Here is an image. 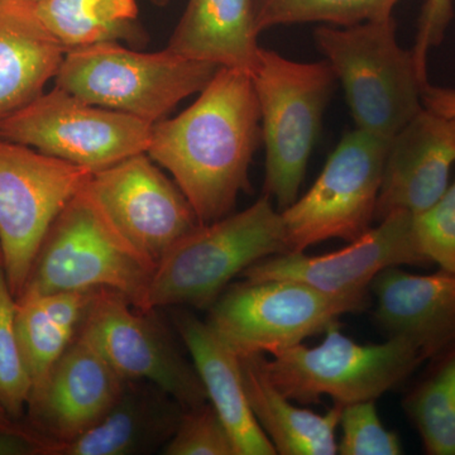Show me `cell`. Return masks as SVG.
<instances>
[{
    "mask_svg": "<svg viewBox=\"0 0 455 455\" xmlns=\"http://www.w3.org/2000/svg\"><path fill=\"white\" fill-rule=\"evenodd\" d=\"M252 75L220 68L188 109L152 125L146 154L171 173L202 224L232 214L259 140Z\"/></svg>",
    "mask_w": 455,
    "mask_h": 455,
    "instance_id": "1",
    "label": "cell"
},
{
    "mask_svg": "<svg viewBox=\"0 0 455 455\" xmlns=\"http://www.w3.org/2000/svg\"><path fill=\"white\" fill-rule=\"evenodd\" d=\"M283 253H289L283 217L265 196L173 244L156 265L143 311L180 305L209 310L233 278Z\"/></svg>",
    "mask_w": 455,
    "mask_h": 455,
    "instance_id": "2",
    "label": "cell"
},
{
    "mask_svg": "<svg viewBox=\"0 0 455 455\" xmlns=\"http://www.w3.org/2000/svg\"><path fill=\"white\" fill-rule=\"evenodd\" d=\"M314 37L343 85L357 130L390 143L424 109L427 76L412 51L398 44L394 17L323 25Z\"/></svg>",
    "mask_w": 455,
    "mask_h": 455,
    "instance_id": "3",
    "label": "cell"
},
{
    "mask_svg": "<svg viewBox=\"0 0 455 455\" xmlns=\"http://www.w3.org/2000/svg\"><path fill=\"white\" fill-rule=\"evenodd\" d=\"M220 68L169 49L146 53L121 42H101L68 50L55 86L92 106L155 124L202 92Z\"/></svg>",
    "mask_w": 455,
    "mask_h": 455,
    "instance_id": "4",
    "label": "cell"
},
{
    "mask_svg": "<svg viewBox=\"0 0 455 455\" xmlns=\"http://www.w3.org/2000/svg\"><path fill=\"white\" fill-rule=\"evenodd\" d=\"M252 80L266 146L265 196L283 212L298 199L337 76L328 61H292L260 49Z\"/></svg>",
    "mask_w": 455,
    "mask_h": 455,
    "instance_id": "5",
    "label": "cell"
},
{
    "mask_svg": "<svg viewBox=\"0 0 455 455\" xmlns=\"http://www.w3.org/2000/svg\"><path fill=\"white\" fill-rule=\"evenodd\" d=\"M425 362L414 344L390 337L381 344H359L341 334L338 322L317 346L304 344L263 357L269 379L293 403H319L331 397L344 407L376 401L411 376Z\"/></svg>",
    "mask_w": 455,
    "mask_h": 455,
    "instance_id": "6",
    "label": "cell"
},
{
    "mask_svg": "<svg viewBox=\"0 0 455 455\" xmlns=\"http://www.w3.org/2000/svg\"><path fill=\"white\" fill-rule=\"evenodd\" d=\"M155 268L109 226L83 190L51 226L22 295L112 290L143 310Z\"/></svg>",
    "mask_w": 455,
    "mask_h": 455,
    "instance_id": "7",
    "label": "cell"
},
{
    "mask_svg": "<svg viewBox=\"0 0 455 455\" xmlns=\"http://www.w3.org/2000/svg\"><path fill=\"white\" fill-rule=\"evenodd\" d=\"M368 299V290L334 295L298 281L244 280L228 286L206 322L239 357L272 355L366 309Z\"/></svg>",
    "mask_w": 455,
    "mask_h": 455,
    "instance_id": "8",
    "label": "cell"
},
{
    "mask_svg": "<svg viewBox=\"0 0 455 455\" xmlns=\"http://www.w3.org/2000/svg\"><path fill=\"white\" fill-rule=\"evenodd\" d=\"M92 171L0 139V250L16 300L53 221Z\"/></svg>",
    "mask_w": 455,
    "mask_h": 455,
    "instance_id": "9",
    "label": "cell"
},
{
    "mask_svg": "<svg viewBox=\"0 0 455 455\" xmlns=\"http://www.w3.org/2000/svg\"><path fill=\"white\" fill-rule=\"evenodd\" d=\"M388 146L357 128L341 139L310 190L281 212L289 253L372 228Z\"/></svg>",
    "mask_w": 455,
    "mask_h": 455,
    "instance_id": "10",
    "label": "cell"
},
{
    "mask_svg": "<svg viewBox=\"0 0 455 455\" xmlns=\"http://www.w3.org/2000/svg\"><path fill=\"white\" fill-rule=\"evenodd\" d=\"M152 125L55 86L0 122V139L97 172L147 152Z\"/></svg>",
    "mask_w": 455,
    "mask_h": 455,
    "instance_id": "11",
    "label": "cell"
},
{
    "mask_svg": "<svg viewBox=\"0 0 455 455\" xmlns=\"http://www.w3.org/2000/svg\"><path fill=\"white\" fill-rule=\"evenodd\" d=\"M84 191L109 226L155 266L202 224L176 182L146 152L92 173Z\"/></svg>",
    "mask_w": 455,
    "mask_h": 455,
    "instance_id": "12",
    "label": "cell"
},
{
    "mask_svg": "<svg viewBox=\"0 0 455 455\" xmlns=\"http://www.w3.org/2000/svg\"><path fill=\"white\" fill-rule=\"evenodd\" d=\"M79 333L124 381L152 383L184 409L208 401L193 362L182 357L152 320L151 311L139 309L121 293L97 290Z\"/></svg>",
    "mask_w": 455,
    "mask_h": 455,
    "instance_id": "13",
    "label": "cell"
},
{
    "mask_svg": "<svg viewBox=\"0 0 455 455\" xmlns=\"http://www.w3.org/2000/svg\"><path fill=\"white\" fill-rule=\"evenodd\" d=\"M415 232V217L397 212L379 221L347 247L320 256L304 252L276 254L259 260L241 275L244 280H291L326 293H349L370 289L386 268L427 266Z\"/></svg>",
    "mask_w": 455,
    "mask_h": 455,
    "instance_id": "14",
    "label": "cell"
},
{
    "mask_svg": "<svg viewBox=\"0 0 455 455\" xmlns=\"http://www.w3.org/2000/svg\"><path fill=\"white\" fill-rule=\"evenodd\" d=\"M125 382L97 347L77 333L44 381L33 388L27 406L29 427L50 444L70 442L109 411Z\"/></svg>",
    "mask_w": 455,
    "mask_h": 455,
    "instance_id": "15",
    "label": "cell"
},
{
    "mask_svg": "<svg viewBox=\"0 0 455 455\" xmlns=\"http://www.w3.org/2000/svg\"><path fill=\"white\" fill-rule=\"evenodd\" d=\"M454 164L455 116L424 107L388 146L374 220L429 211L451 185Z\"/></svg>",
    "mask_w": 455,
    "mask_h": 455,
    "instance_id": "16",
    "label": "cell"
},
{
    "mask_svg": "<svg viewBox=\"0 0 455 455\" xmlns=\"http://www.w3.org/2000/svg\"><path fill=\"white\" fill-rule=\"evenodd\" d=\"M370 289L376 298L374 319L390 337L403 338L425 361L455 347V274L439 268L418 275L386 268Z\"/></svg>",
    "mask_w": 455,
    "mask_h": 455,
    "instance_id": "17",
    "label": "cell"
},
{
    "mask_svg": "<svg viewBox=\"0 0 455 455\" xmlns=\"http://www.w3.org/2000/svg\"><path fill=\"white\" fill-rule=\"evenodd\" d=\"M173 323L193 358L209 403L232 436L236 455H276L251 409L241 357L208 322L193 314L176 311Z\"/></svg>",
    "mask_w": 455,
    "mask_h": 455,
    "instance_id": "18",
    "label": "cell"
},
{
    "mask_svg": "<svg viewBox=\"0 0 455 455\" xmlns=\"http://www.w3.org/2000/svg\"><path fill=\"white\" fill-rule=\"evenodd\" d=\"M184 407L149 382L127 381L124 390L97 424L76 438L52 443L44 455H133L166 445Z\"/></svg>",
    "mask_w": 455,
    "mask_h": 455,
    "instance_id": "19",
    "label": "cell"
},
{
    "mask_svg": "<svg viewBox=\"0 0 455 455\" xmlns=\"http://www.w3.org/2000/svg\"><path fill=\"white\" fill-rule=\"evenodd\" d=\"M68 51L22 0H0V122L41 97Z\"/></svg>",
    "mask_w": 455,
    "mask_h": 455,
    "instance_id": "20",
    "label": "cell"
},
{
    "mask_svg": "<svg viewBox=\"0 0 455 455\" xmlns=\"http://www.w3.org/2000/svg\"><path fill=\"white\" fill-rule=\"evenodd\" d=\"M256 0H188L166 49L252 75L259 64Z\"/></svg>",
    "mask_w": 455,
    "mask_h": 455,
    "instance_id": "21",
    "label": "cell"
},
{
    "mask_svg": "<svg viewBox=\"0 0 455 455\" xmlns=\"http://www.w3.org/2000/svg\"><path fill=\"white\" fill-rule=\"evenodd\" d=\"M263 355L241 357L245 391L260 429L281 455L338 454L337 429L341 409L320 415L293 405L269 379Z\"/></svg>",
    "mask_w": 455,
    "mask_h": 455,
    "instance_id": "22",
    "label": "cell"
},
{
    "mask_svg": "<svg viewBox=\"0 0 455 455\" xmlns=\"http://www.w3.org/2000/svg\"><path fill=\"white\" fill-rule=\"evenodd\" d=\"M95 292L23 293L17 299L18 339L33 388L76 338Z\"/></svg>",
    "mask_w": 455,
    "mask_h": 455,
    "instance_id": "23",
    "label": "cell"
},
{
    "mask_svg": "<svg viewBox=\"0 0 455 455\" xmlns=\"http://www.w3.org/2000/svg\"><path fill=\"white\" fill-rule=\"evenodd\" d=\"M33 9L66 51L101 42L132 47L147 42L136 0H41Z\"/></svg>",
    "mask_w": 455,
    "mask_h": 455,
    "instance_id": "24",
    "label": "cell"
},
{
    "mask_svg": "<svg viewBox=\"0 0 455 455\" xmlns=\"http://www.w3.org/2000/svg\"><path fill=\"white\" fill-rule=\"evenodd\" d=\"M431 366L403 398L425 453L455 455V347L430 359Z\"/></svg>",
    "mask_w": 455,
    "mask_h": 455,
    "instance_id": "25",
    "label": "cell"
},
{
    "mask_svg": "<svg viewBox=\"0 0 455 455\" xmlns=\"http://www.w3.org/2000/svg\"><path fill=\"white\" fill-rule=\"evenodd\" d=\"M400 0H256L259 32L277 26L323 23L350 27L392 17Z\"/></svg>",
    "mask_w": 455,
    "mask_h": 455,
    "instance_id": "26",
    "label": "cell"
},
{
    "mask_svg": "<svg viewBox=\"0 0 455 455\" xmlns=\"http://www.w3.org/2000/svg\"><path fill=\"white\" fill-rule=\"evenodd\" d=\"M16 307L0 260V401L8 414L20 421L28 406L33 383L18 339Z\"/></svg>",
    "mask_w": 455,
    "mask_h": 455,
    "instance_id": "27",
    "label": "cell"
},
{
    "mask_svg": "<svg viewBox=\"0 0 455 455\" xmlns=\"http://www.w3.org/2000/svg\"><path fill=\"white\" fill-rule=\"evenodd\" d=\"M163 451L166 455H236L229 431L209 401L184 410Z\"/></svg>",
    "mask_w": 455,
    "mask_h": 455,
    "instance_id": "28",
    "label": "cell"
},
{
    "mask_svg": "<svg viewBox=\"0 0 455 455\" xmlns=\"http://www.w3.org/2000/svg\"><path fill=\"white\" fill-rule=\"evenodd\" d=\"M339 427L341 438L338 454L341 455H400V436L383 427L376 401L352 403L341 409Z\"/></svg>",
    "mask_w": 455,
    "mask_h": 455,
    "instance_id": "29",
    "label": "cell"
},
{
    "mask_svg": "<svg viewBox=\"0 0 455 455\" xmlns=\"http://www.w3.org/2000/svg\"><path fill=\"white\" fill-rule=\"evenodd\" d=\"M415 232L430 263L455 274V181L429 211L415 217Z\"/></svg>",
    "mask_w": 455,
    "mask_h": 455,
    "instance_id": "30",
    "label": "cell"
},
{
    "mask_svg": "<svg viewBox=\"0 0 455 455\" xmlns=\"http://www.w3.org/2000/svg\"><path fill=\"white\" fill-rule=\"evenodd\" d=\"M453 14V0H427L425 3L419 20L418 37L411 50L421 73H427V52L442 42Z\"/></svg>",
    "mask_w": 455,
    "mask_h": 455,
    "instance_id": "31",
    "label": "cell"
},
{
    "mask_svg": "<svg viewBox=\"0 0 455 455\" xmlns=\"http://www.w3.org/2000/svg\"><path fill=\"white\" fill-rule=\"evenodd\" d=\"M424 107L433 112L455 116V90L427 85L424 90Z\"/></svg>",
    "mask_w": 455,
    "mask_h": 455,
    "instance_id": "32",
    "label": "cell"
},
{
    "mask_svg": "<svg viewBox=\"0 0 455 455\" xmlns=\"http://www.w3.org/2000/svg\"><path fill=\"white\" fill-rule=\"evenodd\" d=\"M40 443L14 434L0 433V455L41 454Z\"/></svg>",
    "mask_w": 455,
    "mask_h": 455,
    "instance_id": "33",
    "label": "cell"
},
{
    "mask_svg": "<svg viewBox=\"0 0 455 455\" xmlns=\"http://www.w3.org/2000/svg\"><path fill=\"white\" fill-rule=\"evenodd\" d=\"M0 433L2 434H14V435H22L26 438L35 440V442L40 443L42 445V453H44V448L49 444V440L42 438L40 434L36 433L29 425H25L17 421L16 419L12 418L0 401Z\"/></svg>",
    "mask_w": 455,
    "mask_h": 455,
    "instance_id": "34",
    "label": "cell"
},
{
    "mask_svg": "<svg viewBox=\"0 0 455 455\" xmlns=\"http://www.w3.org/2000/svg\"><path fill=\"white\" fill-rule=\"evenodd\" d=\"M155 5H158V7H164V5L169 4L170 0H151Z\"/></svg>",
    "mask_w": 455,
    "mask_h": 455,
    "instance_id": "35",
    "label": "cell"
},
{
    "mask_svg": "<svg viewBox=\"0 0 455 455\" xmlns=\"http://www.w3.org/2000/svg\"><path fill=\"white\" fill-rule=\"evenodd\" d=\"M22 2L28 3V4H36V3L41 2V0H22Z\"/></svg>",
    "mask_w": 455,
    "mask_h": 455,
    "instance_id": "36",
    "label": "cell"
},
{
    "mask_svg": "<svg viewBox=\"0 0 455 455\" xmlns=\"http://www.w3.org/2000/svg\"><path fill=\"white\" fill-rule=\"evenodd\" d=\"M0 260H3V257H2V250H0Z\"/></svg>",
    "mask_w": 455,
    "mask_h": 455,
    "instance_id": "37",
    "label": "cell"
}]
</instances>
